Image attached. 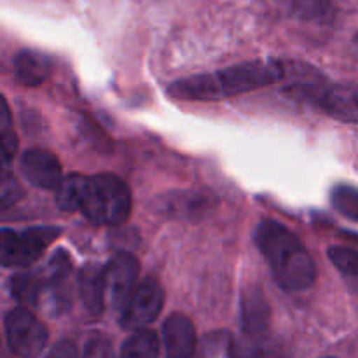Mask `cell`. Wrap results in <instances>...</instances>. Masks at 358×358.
Masks as SVG:
<instances>
[{
	"mask_svg": "<svg viewBox=\"0 0 358 358\" xmlns=\"http://www.w3.org/2000/svg\"><path fill=\"white\" fill-rule=\"evenodd\" d=\"M42 290H44V282L38 276V273H20L10 280V292L16 301L27 306H38Z\"/></svg>",
	"mask_w": 358,
	"mask_h": 358,
	"instance_id": "16",
	"label": "cell"
},
{
	"mask_svg": "<svg viewBox=\"0 0 358 358\" xmlns=\"http://www.w3.org/2000/svg\"><path fill=\"white\" fill-rule=\"evenodd\" d=\"M159 355V339L154 331L138 329L124 341L121 358H157Z\"/></svg>",
	"mask_w": 358,
	"mask_h": 358,
	"instance_id": "15",
	"label": "cell"
},
{
	"mask_svg": "<svg viewBox=\"0 0 358 358\" xmlns=\"http://www.w3.org/2000/svg\"><path fill=\"white\" fill-rule=\"evenodd\" d=\"M21 173L38 189H56L63 180L59 159L44 149H30L21 156Z\"/></svg>",
	"mask_w": 358,
	"mask_h": 358,
	"instance_id": "8",
	"label": "cell"
},
{
	"mask_svg": "<svg viewBox=\"0 0 358 358\" xmlns=\"http://www.w3.org/2000/svg\"><path fill=\"white\" fill-rule=\"evenodd\" d=\"M59 236L58 227H30L21 233L2 229L0 261L6 268H24L41 259L45 248Z\"/></svg>",
	"mask_w": 358,
	"mask_h": 358,
	"instance_id": "4",
	"label": "cell"
},
{
	"mask_svg": "<svg viewBox=\"0 0 358 358\" xmlns=\"http://www.w3.org/2000/svg\"><path fill=\"white\" fill-rule=\"evenodd\" d=\"M83 358H115L110 341L103 336H93L84 346Z\"/></svg>",
	"mask_w": 358,
	"mask_h": 358,
	"instance_id": "24",
	"label": "cell"
},
{
	"mask_svg": "<svg viewBox=\"0 0 358 358\" xmlns=\"http://www.w3.org/2000/svg\"><path fill=\"white\" fill-rule=\"evenodd\" d=\"M317 103L338 121L358 122V91L352 87H324Z\"/></svg>",
	"mask_w": 358,
	"mask_h": 358,
	"instance_id": "12",
	"label": "cell"
},
{
	"mask_svg": "<svg viewBox=\"0 0 358 358\" xmlns=\"http://www.w3.org/2000/svg\"><path fill=\"white\" fill-rule=\"evenodd\" d=\"M283 77L285 65L278 59H254L219 72L185 77L171 84L168 93L178 100L213 101L269 86Z\"/></svg>",
	"mask_w": 358,
	"mask_h": 358,
	"instance_id": "1",
	"label": "cell"
},
{
	"mask_svg": "<svg viewBox=\"0 0 358 358\" xmlns=\"http://www.w3.org/2000/svg\"><path fill=\"white\" fill-rule=\"evenodd\" d=\"M292 10L299 20L320 21L331 14V0H290Z\"/></svg>",
	"mask_w": 358,
	"mask_h": 358,
	"instance_id": "18",
	"label": "cell"
},
{
	"mask_svg": "<svg viewBox=\"0 0 358 358\" xmlns=\"http://www.w3.org/2000/svg\"><path fill=\"white\" fill-rule=\"evenodd\" d=\"M21 198H23V187L20 185V182L9 171H3L2 184H0V205H2V208L7 210L14 203L20 201Z\"/></svg>",
	"mask_w": 358,
	"mask_h": 358,
	"instance_id": "23",
	"label": "cell"
},
{
	"mask_svg": "<svg viewBox=\"0 0 358 358\" xmlns=\"http://www.w3.org/2000/svg\"><path fill=\"white\" fill-rule=\"evenodd\" d=\"M164 358H192L196 352V329L185 315L173 313L163 325Z\"/></svg>",
	"mask_w": 358,
	"mask_h": 358,
	"instance_id": "9",
	"label": "cell"
},
{
	"mask_svg": "<svg viewBox=\"0 0 358 358\" xmlns=\"http://www.w3.org/2000/svg\"><path fill=\"white\" fill-rule=\"evenodd\" d=\"M332 206L346 219L358 222V189L353 185H336L331 194Z\"/></svg>",
	"mask_w": 358,
	"mask_h": 358,
	"instance_id": "17",
	"label": "cell"
},
{
	"mask_svg": "<svg viewBox=\"0 0 358 358\" xmlns=\"http://www.w3.org/2000/svg\"><path fill=\"white\" fill-rule=\"evenodd\" d=\"M163 304L164 290L161 283L156 278L142 280L121 310V325L124 329L138 331L159 317Z\"/></svg>",
	"mask_w": 358,
	"mask_h": 358,
	"instance_id": "6",
	"label": "cell"
},
{
	"mask_svg": "<svg viewBox=\"0 0 358 358\" xmlns=\"http://www.w3.org/2000/svg\"><path fill=\"white\" fill-rule=\"evenodd\" d=\"M72 268V262L70 257L63 250L56 252L51 259H49L48 264L38 271V276L42 278L44 283H63V280L66 278V275L70 273Z\"/></svg>",
	"mask_w": 358,
	"mask_h": 358,
	"instance_id": "19",
	"label": "cell"
},
{
	"mask_svg": "<svg viewBox=\"0 0 358 358\" xmlns=\"http://www.w3.org/2000/svg\"><path fill=\"white\" fill-rule=\"evenodd\" d=\"M90 177H84L80 173H72L63 177L58 187L55 189V203L63 212H76L83 208V203L86 199Z\"/></svg>",
	"mask_w": 358,
	"mask_h": 358,
	"instance_id": "14",
	"label": "cell"
},
{
	"mask_svg": "<svg viewBox=\"0 0 358 358\" xmlns=\"http://www.w3.org/2000/svg\"><path fill=\"white\" fill-rule=\"evenodd\" d=\"M79 297L83 301V306L93 317L103 311L105 297H107V283H105V269L96 264H87L80 269L79 278Z\"/></svg>",
	"mask_w": 358,
	"mask_h": 358,
	"instance_id": "11",
	"label": "cell"
},
{
	"mask_svg": "<svg viewBox=\"0 0 358 358\" xmlns=\"http://www.w3.org/2000/svg\"><path fill=\"white\" fill-rule=\"evenodd\" d=\"M45 358H77V346L69 339H63L58 345L52 346Z\"/></svg>",
	"mask_w": 358,
	"mask_h": 358,
	"instance_id": "25",
	"label": "cell"
},
{
	"mask_svg": "<svg viewBox=\"0 0 358 358\" xmlns=\"http://www.w3.org/2000/svg\"><path fill=\"white\" fill-rule=\"evenodd\" d=\"M271 311L261 287H248L241 294V327L245 334L261 336L268 329Z\"/></svg>",
	"mask_w": 358,
	"mask_h": 358,
	"instance_id": "10",
	"label": "cell"
},
{
	"mask_svg": "<svg viewBox=\"0 0 358 358\" xmlns=\"http://www.w3.org/2000/svg\"><path fill=\"white\" fill-rule=\"evenodd\" d=\"M276 282L287 290H306L317 280V266L303 241L276 220H262L254 234Z\"/></svg>",
	"mask_w": 358,
	"mask_h": 358,
	"instance_id": "2",
	"label": "cell"
},
{
	"mask_svg": "<svg viewBox=\"0 0 358 358\" xmlns=\"http://www.w3.org/2000/svg\"><path fill=\"white\" fill-rule=\"evenodd\" d=\"M140 264L135 255L121 252L105 268L107 297L112 306L121 311L138 287Z\"/></svg>",
	"mask_w": 358,
	"mask_h": 358,
	"instance_id": "7",
	"label": "cell"
},
{
	"mask_svg": "<svg viewBox=\"0 0 358 358\" xmlns=\"http://www.w3.org/2000/svg\"><path fill=\"white\" fill-rule=\"evenodd\" d=\"M0 124H2V159L3 164H9L10 159L16 156L17 136L13 129L9 105L6 100H2V121H0Z\"/></svg>",
	"mask_w": 358,
	"mask_h": 358,
	"instance_id": "20",
	"label": "cell"
},
{
	"mask_svg": "<svg viewBox=\"0 0 358 358\" xmlns=\"http://www.w3.org/2000/svg\"><path fill=\"white\" fill-rule=\"evenodd\" d=\"M357 42H358V37H357Z\"/></svg>",
	"mask_w": 358,
	"mask_h": 358,
	"instance_id": "26",
	"label": "cell"
},
{
	"mask_svg": "<svg viewBox=\"0 0 358 358\" xmlns=\"http://www.w3.org/2000/svg\"><path fill=\"white\" fill-rule=\"evenodd\" d=\"M3 327H6L7 345L17 357L34 358L45 348L48 329L31 311L24 308H14L6 315Z\"/></svg>",
	"mask_w": 358,
	"mask_h": 358,
	"instance_id": "5",
	"label": "cell"
},
{
	"mask_svg": "<svg viewBox=\"0 0 358 358\" xmlns=\"http://www.w3.org/2000/svg\"><path fill=\"white\" fill-rule=\"evenodd\" d=\"M80 212L98 226L124 224L131 213V192L128 184L114 173L90 177Z\"/></svg>",
	"mask_w": 358,
	"mask_h": 358,
	"instance_id": "3",
	"label": "cell"
},
{
	"mask_svg": "<svg viewBox=\"0 0 358 358\" xmlns=\"http://www.w3.org/2000/svg\"><path fill=\"white\" fill-rule=\"evenodd\" d=\"M329 259L341 273L348 276H358V252L346 247L329 248Z\"/></svg>",
	"mask_w": 358,
	"mask_h": 358,
	"instance_id": "21",
	"label": "cell"
},
{
	"mask_svg": "<svg viewBox=\"0 0 358 358\" xmlns=\"http://www.w3.org/2000/svg\"><path fill=\"white\" fill-rule=\"evenodd\" d=\"M52 63L44 52L23 49L14 58V76L24 86H41L51 76Z\"/></svg>",
	"mask_w": 358,
	"mask_h": 358,
	"instance_id": "13",
	"label": "cell"
},
{
	"mask_svg": "<svg viewBox=\"0 0 358 358\" xmlns=\"http://www.w3.org/2000/svg\"><path fill=\"white\" fill-rule=\"evenodd\" d=\"M231 358H269V353L257 336L247 334V339H241L231 348Z\"/></svg>",
	"mask_w": 358,
	"mask_h": 358,
	"instance_id": "22",
	"label": "cell"
}]
</instances>
